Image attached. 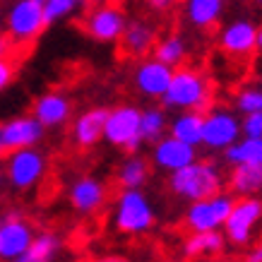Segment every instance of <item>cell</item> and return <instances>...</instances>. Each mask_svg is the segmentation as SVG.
Listing matches in <instances>:
<instances>
[{
	"instance_id": "6da1fadb",
	"label": "cell",
	"mask_w": 262,
	"mask_h": 262,
	"mask_svg": "<svg viewBox=\"0 0 262 262\" xmlns=\"http://www.w3.org/2000/svg\"><path fill=\"white\" fill-rule=\"evenodd\" d=\"M161 101L166 108H176V111L207 113L212 106V84L195 68H176Z\"/></svg>"
},
{
	"instance_id": "7a4b0ae2",
	"label": "cell",
	"mask_w": 262,
	"mask_h": 262,
	"mask_svg": "<svg viewBox=\"0 0 262 262\" xmlns=\"http://www.w3.org/2000/svg\"><path fill=\"white\" fill-rule=\"evenodd\" d=\"M222 171L214 161H192L188 166L178 168L168 178V188L183 200H205L222 192Z\"/></svg>"
},
{
	"instance_id": "3957f363",
	"label": "cell",
	"mask_w": 262,
	"mask_h": 262,
	"mask_svg": "<svg viewBox=\"0 0 262 262\" xmlns=\"http://www.w3.org/2000/svg\"><path fill=\"white\" fill-rule=\"evenodd\" d=\"M154 207L140 188H125L116 202V229L127 236H140L154 226Z\"/></svg>"
},
{
	"instance_id": "277c9868",
	"label": "cell",
	"mask_w": 262,
	"mask_h": 262,
	"mask_svg": "<svg viewBox=\"0 0 262 262\" xmlns=\"http://www.w3.org/2000/svg\"><path fill=\"white\" fill-rule=\"evenodd\" d=\"M140 118H142V111L135 108V106L111 108L108 116H106L103 140L116 144V147H123L130 154H135L140 149V144L144 142L142 135H140Z\"/></svg>"
},
{
	"instance_id": "5b68a950",
	"label": "cell",
	"mask_w": 262,
	"mask_h": 262,
	"mask_svg": "<svg viewBox=\"0 0 262 262\" xmlns=\"http://www.w3.org/2000/svg\"><path fill=\"white\" fill-rule=\"evenodd\" d=\"M46 27L43 0H17L8 12V36L15 46L32 43Z\"/></svg>"
},
{
	"instance_id": "8992f818",
	"label": "cell",
	"mask_w": 262,
	"mask_h": 262,
	"mask_svg": "<svg viewBox=\"0 0 262 262\" xmlns=\"http://www.w3.org/2000/svg\"><path fill=\"white\" fill-rule=\"evenodd\" d=\"M233 202L236 200L231 198L229 192H216L212 198L195 200L185 212V226L190 229V233L224 229V224H226L231 209H233Z\"/></svg>"
},
{
	"instance_id": "52a82bcc",
	"label": "cell",
	"mask_w": 262,
	"mask_h": 262,
	"mask_svg": "<svg viewBox=\"0 0 262 262\" xmlns=\"http://www.w3.org/2000/svg\"><path fill=\"white\" fill-rule=\"evenodd\" d=\"M262 222V200L250 195V198H238L233 202L229 219L224 224V236L226 243L236 248H243L253 241L255 226Z\"/></svg>"
},
{
	"instance_id": "ba28073f",
	"label": "cell",
	"mask_w": 262,
	"mask_h": 262,
	"mask_svg": "<svg viewBox=\"0 0 262 262\" xmlns=\"http://www.w3.org/2000/svg\"><path fill=\"white\" fill-rule=\"evenodd\" d=\"M80 27L92 36L94 41H101V43H111V41H118L125 32V12L113 5V3H101V5H92L87 15L82 17Z\"/></svg>"
},
{
	"instance_id": "9c48e42d",
	"label": "cell",
	"mask_w": 262,
	"mask_h": 262,
	"mask_svg": "<svg viewBox=\"0 0 262 262\" xmlns=\"http://www.w3.org/2000/svg\"><path fill=\"white\" fill-rule=\"evenodd\" d=\"M241 120L229 108H212L205 113V127H202V144L207 149H229L231 144L241 140Z\"/></svg>"
},
{
	"instance_id": "30bf717a",
	"label": "cell",
	"mask_w": 262,
	"mask_h": 262,
	"mask_svg": "<svg viewBox=\"0 0 262 262\" xmlns=\"http://www.w3.org/2000/svg\"><path fill=\"white\" fill-rule=\"evenodd\" d=\"M43 171H46V159L43 154H39L32 147H22V149H12L8 159V173L10 183L15 185L17 190H29L36 183L43 178Z\"/></svg>"
},
{
	"instance_id": "8fae6325",
	"label": "cell",
	"mask_w": 262,
	"mask_h": 262,
	"mask_svg": "<svg viewBox=\"0 0 262 262\" xmlns=\"http://www.w3.org/2000/svg\"><path fill=\"white\" fill-rule=\"evenodd\" d=\"M34 241L32 224L22 219L19 212H10L0 222V260L12 262L27 250Z\"/></svg>"
},
{
	"instance_id": "7c38bea8",
	"label": "cell",
	"mask_w": 262,
	"mask_h": 262,
	"mask_svg": "<svg viewBox=\"0 0 262 262\" xmlns=\"http://www.w3.org/2000/svg\"><path fill=\"white\" fill-rule=\"evenodd\" d=\"M151 159H154V164H157L161 171L173 173V171L188 166V164H192V161L198 159V151H195L192 144L183 142V140H178V137H173V135H168V137H161V140L154 142Z\"/></svg>"
},
{
	"instance_id": "4fadbf2b",
	"label": "cell",
	"mask_w": 262,
	"mask_h": 262,
	"mask_svg": "<svg viewBox=\"0 0 262 262\" xmlns=\"http://www.w3.org/2000/svg\"><path fill=\"white\" fill-rule=\"evenodd\" d=\"M171 77H173V68L166 63H161V60H157V58L142 60L135 70L137 89H140L144 96H151V99H161V96L166 94L168 84H171Z\"/></svg>"
},
{
	"instance_id": "5bb4252c",
	"label": "cell",
	"mask_w": 262,
	"mask_h": 262,
	"mask_svg": "<svg viewBox=\"0 0 262 262\" xmlns=\"http://www.w3.org/2000/svg\"><path fill=\"white\" fill-rule=\"evenodd\" d=\"M219 46L229 56H250L257 48V27L250 19H236L219 34Z\"/></svg>"
},
{
	"instance_id": "9a60e30c",
	"label": "cell",
	"mask_w": 262,
	"mask_h": 262,
	"mask_svg": "<svg viewBox=\"0 0 262 262\" xmlns=\"http://www.w3.org/2000/svg\"><path fill=\"white\" fill-rule=\"evenodd\" d=\"M3 133V142L10 151L22 149V147H34L36 142H41L43 137V125L34 116H22V118H12L5 125H0Z\"/></svg>"
},
{
	"instance_id": "2e32d148",
	"label": "cell",
	"mask_w": 262,
	"mask_h": 262,
	"mask_svg": "<svg viewBox=\"0 0 262 262\" xmlns=\"http://www.w3.org/2000/svg\"><path fill=\"white\" fill-rule=\"evenodd\" d=\"M120 53L127 58H144L147 53L154 51L157 46V29L149 22L135 19L125 27V32L120 36Z\"/></svg>"
},
{
	"instance_id": "e0dca14e",
	"label": "cell",
	"mask_w": 262,
	"mask_h": 262,
	"mask_svg": "<svg viewBox=\"0 0 262 262\" xmlns=\"http://www.w3.org/2000/svg\"><path fill=\"white\" fill-rule=\"evenodd\" d=\"M70 202L80 214H94L106 202V188L96 178H80V181L72 183Z\"/></svg>"
},
{
	"instance_id": "ac0fdd59",
	"label": "cell",
	"mask_w": 262,
	"mask_h": 262,
	"mask_svg": "<svg viewBox=\"0 0 262 262\" xmlns=\"http://www.w3.org/2000/svg\"><path fill=\"white\" fill-rule=\"evenodd\" d=\"M70 99L60 92H48L43 94L41 99L34 101V111L32 116L39 120L43 127H56V125H63L68 116H70Z\"/></svg>"
},
{
	"instance_id": "d6986e66",
	"label": "cell",
	"mask_w": 262,
	"mask_h": 262,
	"mask_svg": "<svg viewBox=\"0 0 262 262\" xmlns=\"http://www.w3.org/2000/svg\"><path fill=\"white\" fill-rule=\"evenodd\" d=\"M106 116L108 108H89L75 120L72 125V140L77 147H94L103 137V127H106Z\"/></svg>"
},
{
	"instance_id": "ffe728a7",
	"label": "cell",
	"mask_w": 262,
	"mask_h": 262,
	"mask_svg": "<svg viewBox=\"0 0 262 262\" xmlns=\"http://www.w3.org/2000/svg\"><path fill=\"white\" fill-rule=\"evenodd\" d=\"M226 248V236L222 231H195L183 243V255L188 260H205L216 257Z\"/></svg>"
},
{
	"instance_id": "44dd1931",
	"label": "cell",
	"mask_w": 262,
	"mask_h": 262,
	"mask_svg": "<svg viewBox=\"0 0 262 262\" xmlns=\"http://www.w3.org/2000/svg\"><path fill=\"white\" fill-rule=\"evenodd\" d=\"M229 185H231V192H236L238 198H250V195L262 192V166L260 164L233 166Z\"/></svg>"
},
{
	"instance_id": "7402d4cb",
	"label": "cell",
	"mask_w": 262,
	"mask_h": 262,
	"mask_svg": "<svg viewBox=\"0 0 262 262\" xmlns=\"http://www.w3.org/2000/svg\"><path fill=\"white\" fill-rule=\"evenodd\" d=\"M202 127H205V113L181 111V116H176L173 123L168 125V133L183 142L198 147V144H202Z\"/></svg>"
},
{
	"instance_id": "603a6c76",
	"label": "cell",
	"mask_w": 262,
	"mask_h": 262,
	"mask_svg": "<svg viewBox=\"0 0 262 262\" xmlns=\"http://www.w3.org/2000/svg\"><path fill=\"white\" fill-rule=\"evenodd\" d=\"M224 0H185V15L188 22L198 29H209L222 17Z\"/></svg>"
},
{
	"instance_id": "cb8c5ba5",
	"label": "cell",
	"mask_w": 262,
	"mask_h": 262,
	"mask_svg": "<svg viewBox=\"0 0 262 262\" xmlns=\"http://www.w3.org/2000/svg\"><path fill=\"white\" fill-rule=\"evenodd\" d=\"M58 250H60V238L56 233H51V231H43L39 236H34L32 246L12 262H53Z\"/></svg>"
},
{
	"instance_id": "d4e9b609",
	"label": "cell",
	"mask_w": 262,
	"mask_h": 262,
	"mask_svg": "<svg viewBox=\"0 0 262 262\" xmlns=\"http://www.w3.org/2000/svg\"><path fill=\"white\" fill-rule=\"evenodd\" d=\"M224 159L231 166H241V164H260L262 159V140L260 137H243L236 140L229 149H224Z\"/></svg>"
},
{
	"instance_id": "484cf974",
	"label": "cell",
	"mask_w": 262,
	"mask_h": 262,
	"mask_svg": "<svg viewBox=\"0 0 262 262\" xmlns=\"http://www.w3.org/2000/svg\"><path fill=\"white\" fill-rule=\"evenodd\" d=\"M154 58L157 60H161V63L171 65V68H181L183 60H185V56H188V46H185V41H183V36H178V34H168V36H164V39L157 41V46H154Z\"/></svg>"
},
{
	"instance_id": "4316f807",
	"label": "cell",
	"mask_w": 262,
	"mask_h": 262,
	"mask_svg": "<svg viewBox=\"0 0 262 262\" xmlns=\"http://www.w3.org/2000/svg\"><path fill=\"white\" fill-rule=\"evenodd\" d=\"M149 178V164L142 159V157H127L118 168V183L125 188H142Z\"/></svg>"
},
{
	"instance_id": "83f0119b",
	"label": "cell",
	"mask_w": 262,
	"mask_h": 262,
	"mask_svg": "<svg viewBox=\"0 0 262 262\" xmlns=\"http://www.w3.org/2000/svg\"><path fill=\"white\" fill-rule=\"evenodd\" d=\"M166 116L161 108H144L140 118V135L144 142H157L166 133Z\"/></svg>"
},
{
	"instance_id": "f1b7e54d",
	"label": "cell",
	"mask_w": 262,
	"mask_h": 262,
	"mask_svg": "<svg viewBox=\"0 0 262 262\" xmlns=\"http://www.w3.org/2000/svg\"><path fill=\"white\" fill-rule=\"evenodd\" d=\"M236 108H238L243 116L262 111V89L260 87H246V89H241L238 96H236Z\"/></svg>"
},
{
	"instance_id": "f546056e",
	"label": "cell",
	"mask_w": 262,
	"mask_h": 262,
	"mask_svg": "<svg viewBox=\"0 0 262 262\" xmlns=\"http://www.w3.org/2000/svg\"><path fill=\"white\" fill-rule=\"evenodd\" d=\"M80 0H43V15H46V24H53L58 19L68 17L75 12Z\"/></svg>"
},
{
	"instance_id": "4dcf8cb0",
	"label": "cell",
	"mask_w": 262,
	"mask_h": 262,
	"mask_svg": "<svg viewBox=\"0 0 262 262\" xmlns=\"http://www.w3.org/2000/svg\"><path fill=\"white\" fill-rule=\"evenodd\" d=\"M241 127H243V135L246 137H260L262 140V111L248 113L246 118L241 120Z\"/></svg>"
},
{
	"instance_id": "1f68e13d",
	"label": "cell",
	"mask_w": 262,
	"mask_h": 262,
	"mask_svg": "<svg viewBox=\"0 0 262 262\" xmlns=\"http://www.w3.org/2000/svg\"><path fill=\"white\" fill-rule=\"evenodd\" d=\"M15 72H17V60H15V58H12V56L0 58V92H3L10 82L15 80Z\"/></svg>"
},
{
	"instance_id": "d6a6232c",
	"label": "cell",
	"mask_w": 262,
	"mask_h": 262,
	"mask_svg": "<svg viewBox=\"0 0 262 262\" xmlns=\"http://www.w3.org/2000/svg\"><path fill=\"white\" fill-rule=\"evenodd\" d=\"M178 3V0H147V5H149L151 10H157V12H166V10H171Z\"/></svg>"
},
{
	"instance_id": "836d02e7",
	"label": "cell",
	"mask_w": 262,
	"mask_h": 262,
	"mask_svg": "<svg viewBox=\"0 0 262 262\" xmlns=\"http://www.w3.org/2000/svg\"><path fill=\"white\" fill-rule=\"evenodd\" d=\"M246 262H262V241H257L246 255Z\"/></svg>"
},
{
	"instance_id": "e575fe53",
	"label": "cell",
	"mask_w": 262,
	"mask_h": 262,
	"mask_svg": "<svg viewBox=\"0 0 262 262\" xmlns=\"http://www.w3.org/2000/svg\"><path fill=\"white\" fill-rule=\"evenodd\" d=\"M12 39L10 36H0V58H8L10 56V51H12Z\"/></svg>"
},
{
	"instance_id": "d590c367",
	"label": "cell",
	"mask_w": 262,
	"mask_h": 262,
	"mask_svg": "<svg viewBox=\"0 0 262 262\" xmlns=\"http://www.w3.org/2000/svg\"><path fill=\"white\" fill-rule=\"evenodd\" d=\"M96 262H125L123 257H116V255H111V257H101V260H96Z\"/></svg>"
},
{
	"instance_id": "8d00e7d4",
	"label": "cell",
	"mask_w": 262,
	"mask_h": 262,
	"mask_svg": "<svg viewBox=\"0 0 262 262\" xmlns=\"http://www.w3.org/2000/svg\"><path fill=\"white\" fill-rule=\"evenodd\" d=\"M82 3H87V5H101V3H111V0H82Z\"/></svg>"
},
{
	"instance_id": "74e56055",
	"label": "cell",
	"mask_w": 262,
	"mask_h": 262,
	"mask_svg": "<svg viewBox=\"0 0 262 262\" xmlns=\"http://www.w3.org/2000/svg\"><path fill=\"white\" fill-rule=\"evenodd\" d=\"M257 48H262V24H260V29H257Z\"/></svg>"
},
{
	"instance_id": "f35d334b",
	"label": "cell",
	"mask_w": 262,
	"mask_h": 262,
	"mask_svg": "<svg viewBox=\"0 0 262 262\" xmlns=\"http://www.w3.org/2000/svg\"><path fill=\"white\" fill-rule=\"evenodd\" d=\"M8 151V147H5V142H3V133H0V154H5Z\"/></svg>"
},
{
	"instance_id": "ab89813d",
	"label": "cell",
	"mask_w": 262,
	"mask_h": 262,
	"mask_svg": "<svg viewBox=\"0 0 262 262\" xmlns=\"http://www.w3.org/2000/svg\"><path fill=\"white\" fill-rule=\"evenodd\" d=\"M255 5H257V8H262V0H253Z\"/></svg>"
},
{
	"instance_id": "60d3db41",
	"label": "cell",
	"mask_w": 262,
	"mask_h": 262,
	"mask_svg": "<svg viewBox=\"0 0 262 262\" xmlns=\"http://www.w3.org/2000/svg\"><path fill=\"white\" fill-rule=\"evenodd\" d=\"M0 183H3V171H0Z\"/></svg>"
},
{
	"instance_id": "b9f144b4",
	"label": "cell",
	"mask_w": 262,
	"mask_h": 262,
	"mask_svg": "<svg viewBox=\"0 0 262 262\" xmlns=\"http://www.w3.org/2000/svg\"><path fill=\"white\" fill-rule=\"evenodd\" d=\"M214 262H229V260H214Z\"/></svg>"
},
{
	"instance_id": "7bdbcfd3",
	"label": "cell",
	"mask_w": 262,
	"mask_h": 262,
	"mask_svg": "<svg viewBox=\"0 0 262 262\" xmlns=\"http://www.w3.org/2000/svg\"><path fill=\"white\" fill-rule=\"evenodd\" d=\"M260 166H262V159H260Z\"/></svg>"
}]
</instances>
